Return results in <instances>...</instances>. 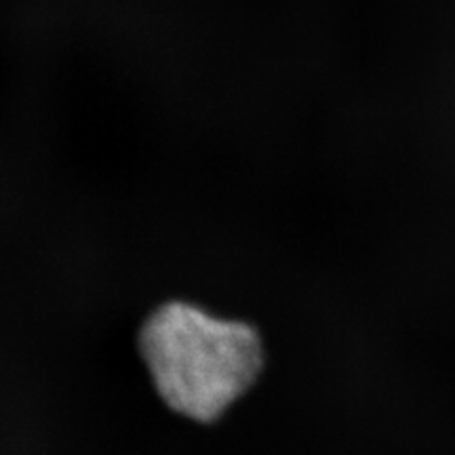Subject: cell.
<instances>
[{
    "label": "cell",
    "instance_id": "6da1fadb",
    "mask_svg": "<svg viewBox=\"0 0 455 455\" xmlns=\"http://www.w3.org/2000/svg\"><path fill=\"white\" fill-rule=\"evenodd\" d=\"M140 352L163 401L196 422L221 418L264 369V346L251 325L181 301L148 318Z\"/></svg>",
    "mask_w": 455,
    "mask_h": 455
}]
</instances>
